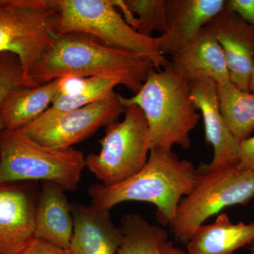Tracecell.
<instances>
[{"label":"cell","mask_w":254,"mask_h":254,"mask_svg":"<svg viewBox=\"0 0 254 254\" xmlns=\"http://www.w3.org/2000/svg\"><path fill=\"white\" fill-rule=\"evenodd\" d=\"M23 86V71L17 57L11 53L0 55V133L3 131L1 110L10 92Z\"/></svg>","instance_id":"obj_23"},{"label":"cell","mask_w":254,"mask_h":254,"mask_svg":"<svg viewBox=\"0 0 254 254\" xmlns=\"http://www.w3.org/2000/svg\"><path fill=\"white\" fill-rule=\"evenodd\" d=\"M163 68L150 69L140 91L131 98L120 95V102L125 108L136 105L143 111L150 150H172L176 145L187 150L200 114L190 97V83L172 69L168 60Z\"/></svg>","instance_id":"obj_2"},{"label":"cell","mask_w":254,"mask_h":254,"mask_svg":"<svg viewBox=\"0 0 254 254\" xmlns=\"http://www.w3.org/2000/svg\"><path fill=\"white\" fill-rule=\"evenodd\" d=\"M54 0H0V55L17 57L23 86L58 34Z\"/></svg>","instance_id":"obj_7"},{"label":"cell","mask_w":254,"mask_h":254,"mask_svg":"<svg viewBox=\"0 0 254 254\" xmlns=\"http://www.w3.org/2000/svg\"><path fill=\"white\" fill-rule=\"evenodd\" d=\"M154 68L144 57L107 46L83 33L58 35L30 78L31 87L64 78H86L103 73L128 72L147 77Z\"/></svg>","instance_id":"obj_3"},{"label":"cell","mask_w":254,"mask_h":254,"mask_svg":"<svg viewBox=\"0 0 254 254\" xmlns=\"http://www.w3.org/2000/svg\"><path fill=\"white\" fill-rule=\"evenodd\" d=\"M250 92L254 93V71L253 75H252V81H251Z\"/></svg>","instance_id":"obj_28"},{"label":"cell","mask_w":254,"mask_h":254,"mask_svg":"<svg viewBox=\"0 0 254 254\" xmlns=\"http://www.w3.org/2000/svg\"><path fill=\"white\" fill-rule=\"evenodd\" d=\"M15 184L0 185V254H18L34 239L36 203Z\"/></svg>","instance_id":"obj_13"},{"label":"cell","mask_w":254,"mask_h":254,"mask_svg":"<svg viewBox=\"0 0 254 254\" xmlns=\"http://www.w3.org/2000/svg\"><path fill=\"white\" fill-rule=\"evenodd\" d=\"M18 254H73L69 249H64L46 241L33 239Z\"/></svg>","instance_id":"obj_24"},{"label":"cell","mask_w":254,"mask_h":254,"mask_svg":"<svg viewBox=\"0 0 254 254\" xmlns=\"http://www.w3.org/2000/svg\"><path fill=\"white\" fill-rule=\"evenodd\" d=\"M225 4V0H167L168 28L158 37L160 53L172 56L186 48Z\"/></svg>","instance_id":"obj_12"},{"label":"cell","mask_w":254,"mask_h":254,"mask_svg":"<svg viewBox=\"0 0 254 254\" xmlns=\"http://www.w3.org/2000/svg\"><path fill=\"white\" fill-rule=\"evenodd\" d=\"M197 169L190 161L181 160L173 150L153 148L141 171L112 186L94 184L88 189L91 205L110 211L128 201L154 205L162 225L173 222L177 206L190 193L198 179Z\"/></svg>","instance_id":"obj_1"},{"label":"cell","mask_w":254,"mask_h":254,"mask_svg":"<svg viewBox=\"0 0 254 254\" xmlns=\"http://www.w3.org/2000/svg\"><path fill=\"white\" fill-rule=\"evenodd\" d=\"M239 167L254 172V133L248 139L241 142Z\"/></svg>","instance_id":"obj_26"},{"label":"cell","mask_w":254,"mask_h":254,"mask_svg":"<svg viewBox=\"0 0 254 254\" xmlns=\"http://www.w3.org/2000/svg\"><path fill=\"white\" fill-rule=\"evenodd\" d=\"M123 239L117 254H164L169 235L163 227L150 224L141 215H125L120 225Z\"/></svg>","instance_id":"obj_21"},{"label":"cell","mask_w":254,"mask_h":254,"mask_svg":"<svg viewBox=\"0 0 254 254\" xmlns=\"http://www.w3.org/2000/svg\"><path fill=\"white\" fill-rule=\"evenodd\" d=\"M85 168L86 157L80 150L43 146L21 130L0 133V185L43 181L72 192L77 190Z\"/></svg>","instance_id":"obj_4"},{"label":"cell","mask_w":254,"mask_h":254,"mask_svg":"<svg viewBox=\"0 0 254 254\" xmlns=\"http://www.w3.org/2000/svg\"><path fill=\"white\" fill-rule=\"evenodd\" d=\"M120 93L50 118H38L21 131L43 146L66 150L86 139L102 127L115 123L125 108Z\"/></svg>","instance_id":"obj_9"},{"label":"cell","mask_w":254,"mask_h":254,"mask_svg":"<svg viewBox=\"0 0 254 254\" xmlns=\"http://www.w3.org/2000/svg\"><path fill=\"white\" fill-rule=\"evenodd\" d=\"M147 77L128 72L103 73L82 78L77 89L69 94L58 95L53 104L39 118H50L86 105L98 103L114 94L115 87L123 85L136 94Z\"/></svg>","instance_id":"obj_17"},{"label":"cell","mask_w":254,"mask_h":254,"mask_svg":"<svg viewBox=\"0 0 254 254\" xmlns=\"http://www.w3.org/2000/svg\"><path fill=\"white\" fill-rule=\"evenodd\" d=\"M123 121L106 127L98 154L86 157V168L105 186H112L136 175L148 161V127L136 105L125 108Z\"/></svg>","instance_id":"obj_8"},{"label":"cell","mask_w":254,"mask_h":254,"mask_svg":"<svg viewBox=\"0 0 254 254\" xmlns=\"http://www.w3.org/2000/svg\"><path fill=\"white\" fill-rule=\"evenodd\" d=\"M128 9L136 15V31L151 37L153 31H167V0H125ZM161 34V35H162Z\"/></svg>","instance_id":"obj_22"},{"label":"cell","mask_w":254,"mask_h":254,"mask_svg":"<svg viewBox=\"0 0 254 254\" xmlns=\"http://www.w3.org/2000/svg\"><path fill=\"white\" fill-rule=\"evenodd\" d=\"M161 250L164 254H187L186 252H184L183 250L174 247L173 244L171 242H168V241L164 244ZM250 254H254V242L252 245Z\"/></svg>","instance_id":"obj_27"},{"label":"cell","mask_w":254,"mask_h":254,"mask_svg":"<svg viewBox=\"0 0 254 254\" xmlns=\"http://www.w3.org/2000/svg\"><path fill=\"white\" fill-rule=\"evenodd\" d=\"M254 242V222L233 223L221 213L213 223L202 225L187 244V254H233Z\"/></svg>","instance_id":"obj_19"},{"label":"cell","mask_w":254,"mask_h":254,"mask_svg":"<svg viewBox=\"0 0 254 254\" xmlns=\"http://www.w3.org/2000/svg\"><path fill=\"white\" fill-rule=\"evenodd\" d=\"M73 230L69 250L73 254H117L123 234L110 211L92 205L71 203Z\"/></svg>","instance_id":"obj_14"},{"label":"cell","mask_w":254,"mask_h":254,"mask_svg":"<svg viewBox=\"0 0 254 254\" xmlns=\"http://www.w3.org/2000/svg\"><path fill=\"white\" fill-rule=\"evenodd\" d=\"M206 27L221 46L230 81L242 91H250L254 71V28L225 7Z\"/></svg>","instance_id":"obj_11"},{"label":"cell","mask_w":254,"mask_h":254,"mask_svg":"<svg viewBox=\"0 0 254 254\" xmlns=\"http://www.w3.org/2000/svg\"><path fill=\"white\" fill-rule=\"evenodd\" d=\"M225 8L238 14L254 30V0H226Z\"/></svg>","instance_id":"obj_25"},{"label":"cell","mask_w":254,"mask_h":254,"mask_svg":"<svg viewBox=\"0 0 254 254\" xmlns=\"http://www.w3.org/2000/svg\"><path fill=\"white\" fill-rule=\"evenodd\" d=\"M73 230L71 203L65 190L45 182L35 210L34 238L69 249Z\"/></svg>","instance_id":"obj_16"},{"label":"cell","mask_w":254,"mask_h":254,"mask_svg":"<svg viewBox=\"0 0 254 254\" xmlns=\"http://www.w3.org/2000/svg\"><path fill=\"white\" fill-rule=\"evenodd\" d=\"M198 173L194 187L179 203L171 224L177 240L186 245L209 218L228 207L247 204L254 197L252 170L235 165Z\"/></svg>","instance_id":"obj_6"},{"label":"cell","mask_w":254,"mask_h":254,"mask_svg":"<svg viewBox=\"0 0 254 254\" xmlns=\"http://www.w3.org/2000/svg\"><path fill=\"white\" fill-rule=\"evenodd\" d=\"M168 63L189 83L200 78H210L216 84L230 81L221 46L206 26L186 48L172 55Z\"/></svg>","instance_id":"obj_15"},{"label":"cell","mask_w":254,"mask_h":254,"mask_svg":"<svg viewBox=\"0 0 254 254\" xmlns=\"http://www.w3.org/2000/svg\"><path fill=\"white\" fill-rule=\"evenodd\" d=\"M190 97L203 117L205 141L212 145L213 156L210 163L201 164L198 171H215L238 165L240 143L229 131L219 108L217 84L210 78L190 83Z\"/></svg>","instance_id":"obj_10"},{"label":"cell","mask_w":254,"mask_h":254,"mask_svg":"<svg viewBox=\"0 0 254 254\" xmlns=\"http://www.w3.org/2000/svg\"><path fill=\"white\" fill-rule=\"evenodd\" d=\"M219 108L229 131L239 143L254 132V93L237 88L231 81L217 84Z\"/></svg>","instance_id":"obj_20"},{"label":"cell","mask_w":254,"mask_h":254,"mask_svg":"<svg viewBox=\"0 0 254 254\" xmlns=\"http://www.w3.org/2000/svg\"><path fill=\"white\" fill-rule=\"evenodd\" d=\"M57 34L83 33L107 46L141 55L155 69L168 62L160 53L158 38L141 35L118 12L113 0H54Z\"/></svg>","instance_id":"obj_5"},{"label":"cell","mask_w":254,"mask_h":254,"mask_svg":"<svg viewBox=\"0 0 254 254\" xmlns=\"http://www.w3.org/2000/svg\"><path fill=\"white\" fill-rule=\"evenodd\" d=\"M62 81L59 78L36 87L21 86L10 92L1 106L3 130H21L36 121L59 94Z\"/></svg>","instance_id":"obj_18"}]
</instances>
